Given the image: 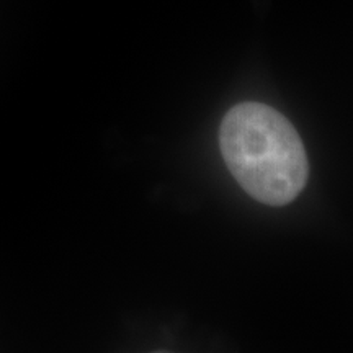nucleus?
Instances as JSON below:
<instances>
[{
	"instance_id": "f257e3e1",
	"label": "nucleus",
	"mask_w": 353,
	"mask_h": 353,
	"mask_svg": "<svg viewBox=\"0 0 353 353\" xmlns=\"http://www.w3.org/2000/svg\"><path fill=\"white\" fill-rule=\"evenodd\" d=\"M229 172L255 200L285 206L306 187L309 165L298 131L280 112L257 101L229 110L219 128Z\"/></svg>"
}]
</instances>
